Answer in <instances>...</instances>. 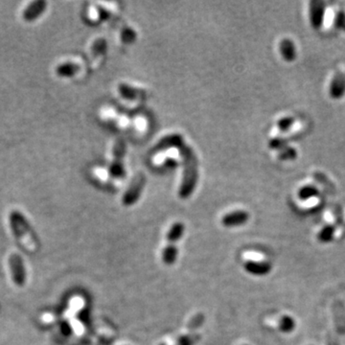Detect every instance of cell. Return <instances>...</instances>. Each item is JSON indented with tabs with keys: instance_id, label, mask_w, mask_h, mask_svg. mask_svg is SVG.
<instances>
[{
	"instance_id": "6da1fadb",
	"label": "cell",
	"mask_w": 345,
	"mask_h": 345,
	"mask_svg": "<svg viewBox=\"0 0 345 345\" xmlns=\"http://www.w3.org/2000/svg\"><path fill=\"white\" fill-rule=\"evenodd\" d=\"M183 164L182 180L179 186L178 195L181 199H187L192 195L199 179V161L192 148L185 142L177 147Z\"/></svg>"
},
{
	"instance_id": "7a4b0ae2",
	"label": "cell",
	"mask_w": 345,
	"mask_h": 345,
	"mask_svg": "<svg viewBox=\"0 0 345 345\" xmlns=\"http://www.w3.org/2000/svg\"><path fill=\"white\" fill-rule=\"evenodd\" d=\"M10 222L14 232L20 239L21 243L24 244L27 249L35 251L37 249V245L35 240L33 239L30 227L25 218L19 212L13 211L11 213Z\"/></svg>"
},
{
	"instance_id": "3957f363",
	"label": "cell",
	"mask_w": 345,
	"mask_h": 345,
	"mask_svg": "<svg viewBox=\"0 0 345 345\" xmlns=\"http://www.w3.org/2000/svg\"><path fill=\"white\" fill-rule=\"evenodd\" d=\"M126 152H127L126 141L121 137L117 138L113 146V158L109 169V173L113 178L121 179L126 177V169L124 161Z\"/></svg>"
},
{
	"instance_id": "277c9868",
	"label": "cell",
	"mask_w": 345,
	"mask_h": 345,
	"mask_svg": "<svg viewBox=\"0 0 345 345\" xmlns=\"http://www.w3.org/2000/svg\"><path fill=\"white\" fill-rule=\"evenodd\" d=\"M146 184V177L142 173H138L131 179L129 186L122 198V202L125 206L134 205L141 197Z\"/></svg>"
},
{
	"instance_id": "5b68a950",
	"label": "cell",
	"mask_w": 345,
	"mask_h": 345,
	"mask_svg": "<svg viewBox=\"0 0 345 345\" xmlns=\"http://www.w3.org/2000/svg\"><path fill=\"white\" fill-rule=\"evenodd\" d=\"M327 3L323 0H311L309 5L310 22L313 29L319 30L323 25Z\"/></svg>"
},
{
	"instance_id": "8992f818",
	"label": "cell",
	"mask_w": 345,
	"mask_h": 345,
	"mask_svg": "<svg viewBox=\"0 0 345 345\" xmlns=\"http://www.w3.org/2000/svg\"><path fill=\"white\" fill-rule=\"evenodd\" d=\"M47 8V2L44 0H35L30 2L22 12V18L26 22H32L43 15Z\"/></svg>"
},
{
	"instance_id": "52a82bcc",
	"label": "cell",
	"mask_w": 345,
	"mask_h": 345,
	"mask_svg": "<svg viewBox=\"0 0 345 345\" xmlns=\"http://www.w3.org/2000/svg\"><path fill=\"white\" fill-rule=\"evenodd\" d=\"M249 213L245 210H235L226 213L222 218V225L225 227H238L245 225L249 222Z\"/></svg>"
},
{
	"instance_id": "ba28073f",
	"label": "cell",
	"mask_w": 345,
	"mask_h": 345,
	"mask_svg": "<svg viewBox=\"0 0 345 345\" xmlns=\"http://www.w3.org/2000/svg\"><path fill=\"white\" fill-rule=\"evenodd\" d=\"M329 95L331 98L338 100L345 95V72L337 71L329 86Z\"/></svg>"
},
{
	"instance_id": "9c48e42d",
	"label": "cell",
	"mask_w": 345,
	"mask_h": 345,
	"mask_svg": "<svg viewBox=\"0 0 345 345\" xmlns=\"http://www.w3.org/2000/svg\"><path fill=\"white\" fill-rule=\"evenodd\" d=\"M244 269L247 273L254 276H265L272 272L273 266L266 261H248L245 263Z\"/></svg>"
},
{
	"instance_id": "30bf717a",
	"label": "cell",
	"mask_w": 345,
	"mask_h": 345,
	"mask_svg": "<svg viewBox=\"0 0 345 345\" xmlns=\"http://www.w3.org/2000/svg\"><path fill=\"white\" fill-rule=\"evenodd\" d=\"M182 142H184L183 137L179 134H172L161 138L158 143L153 148V153H160L171 148H177Z\"/></svg>"
},
{
	"instance_id": "8fae6325",
	"label": "cell",
	"mask_w": 345,
	"mask_h": 345,
	"mask_svg": "<svg viewBox=\"0 0 345 345\" xmlns=\"http://www.w3.org/2000/svg\"><path fill=\"white\" fill-rule=\"evenodd\" d=\"M10 267L14 280L17 285L22 286L25 281V271L21 258L16 254L12 255L10 258Z\"/></svg>"
},
{
	"instance_id": "7c38bea8",
	"label": "cell",
	"mask_w": 345,
	"mask_h": 345,
	"mask_svg": "<svg viewBox=\"0 0 345 345\" xmlns=\"http://www.w3.org/2000/svg\"><path fill=\"white\" fill-rule=\"evenodd\" d=\"M118 91L120 93L121 96L127 100H138V99H143L147 95V91L144 89L135 88L130 85H128L126 83H122L118 86Z\"/></svg>"
},
{
	"instance_id": "4fadbf2b",
	"label": "cell",
	"mask_w": 345,
	"mask_h": 345,
	"mask_svg": "<svg viewBox=\"0 0 345 345\" xmlns=\"http://www.w3.org/2000/svg\"><path fill=\"white\" fill-rule=\"evenodd\" d=\"M279 51H280L282 58L288 63H291V62L296 61V59L297 58L296 44H295L294 40H290L289 38H285L280 41Z\"/></svg>"
},
{
	"instance_id": "5bb4252c",
	"label": "cell",
	"mask_w": 345,
	"mask_h": 345,
	"mask_svg": "<svg viewBox=\"0 0 345 345\" xmlns=\"http://www.w3.org/2000/svg\"><path fill=\"white\" fill-rule=\"evenodd\" d=\"M185 225L177 222L174 225H172L169 229L167 233V245H172V246H177V243L180 241L181 237L184 234Z\"/></svg>"
},
{
	"instance_id": "9a60e30c",
	"label": "cell",
	"mask_w": 345,
	"mask_h": 345,
	"mask_svg": "<svg viewBox=\"0 0 345 345\" xmlns=\"http://www.w3.org/2000/svg\"><path fill=\"white\" fill-rule=\"evenodd\" d=\"M81 70V66L76 63L67 62L64 64H59L57 66L56 73L60 77L64 78H70L75 76Z\"/></svg>"
},
{
	"instance_id": "2e32d148",
	"label": "cell",
	"mask_w": 345,
	"mask_h": 345,
	"mask_svg": "<svg viewBox=\"0 0 345 345\" xmlns=\"http://www.w3.org/2000/svg\"><path fill=\"white\" fill-rule=\"evenodd\" d=\"M319 195H320L319 188L313 184L302 186L297 193V196L301 201H308L312 198H316Z\"/></svg>"
},
{
	"instance_id": "e0dca14e",
	"label": "cell",
	"mask_w": 345,
	"mask_h": 345,
	"mask_svg": "<svg viewBox=\"0 0 345 345\" xmlns=\"http://www.w3.org/2000/svg\"><path fill=\"white\" fill-rule=\"evenodd\" d=\"M177 256H178L177 246L167 245L166 248L163 250V254H162V259H163L164 264L167 266L174 265L177 262Z\"/></svg>"
},
{
	"instance_id": "ac0fdd59",
	"label": "cell",
	"mask_w": 345,
	"mask_h": 345,
	"mask_svg": "<svg viewBox=\"0 0 345 345\" xmlns=\"http://www.w3.org/2000/svg\"><path fill=\"white\" fill-rule=\"evenodd\" d=\"M336 233V227L334 225H327L323 226L317 234V240L322 244H328L333 241Z\"/></svg>"
},
{
	"instance_id": "d6986e66",
	"label": "cell",
	"mask_w": 345,
	"mask_h": 345,
	"mask_svg": "<svg viewBox=\"0 0 345 345\" xmlns=\"http://www.w3.org/2000/svg\"><path fill=\"white\" fill-rule=\"evenodd\" d=\"M278 327L282 333L290 334L296 329L297 323L294 317L289 315H283L278 322Z\"/></svg>"
},
{
	"instance_id": "ffe728a7",
	"label": "cell",
	"mask_w": 345,
	"mask_h": 345,
	"mask_svg": "<svg viewBox=\"0 0 345 345\" xmlns=\"http://www.w3.org/2000/svg\"><path fill=\"white\" fill-rule=\"evenodd\" d=\"M108 50V41L104 38H98L91 45V53L94 58L102 56Z\"/></svg>"
},
{
	"instance_id": "44dd1931",
	"label": "cell",
	"mask_w": 345,
	"mask_h": 345,
	"mask_svg": "<svg viewBox=\"0 0 345 345\" xmlns=\"http://www.w3.org/2000/svg\"><path fill=\"white\" fill-rule=\"evenodd\" d=\"M137 32L132 28L128 26H125L124 28H122L120 31V39L121 41L124 42L125 44L134 43L137 40Z\"/></svg>"
},
{
	"instance_id": "7402d4cb",
	"label": "cell",
	"mask_w": 345,
	"mask_h": 345,
	"mask_svg": "<svg viewBox=\"0 0 345 345\" xmlns=\"http://www.w3.org/2000/svg\"><path fill=\"white\" fill-rule=\"evenodd\" d=\"M297 155L298 153H297V149L293 146L288 145L279 151L278 158L284 161H295L296 158H297Z\"/></svg>"
},
{
	"instance_id": "603a6c76",
	"label": "cell",
	"mask_w": 345,
	"mask_h": 345,
	"mask_svg": "<svg viewBox=\"0 0 345 345\" xmlns=\"http://www.w3.org/2000/svg\"><path fill=\"white\" fill-rule=\"evenodd\" d=\"M295 123L296 118L294 116H284L277 121V128L281 132H286L294 126Z\"/></svg>"
},
{
	"instance_id": "cb8c5ba5",
	"label": "cell",
	"mask_w": 345,
	"mask_h": 345,
	"mask_svg": "<svg viewBox=\"0 0 345 345\" xmlns=\"http://www.w3.org/2000/svg\"><path fill=\"white\" fill-rule=\"evenodd\" d=\"M288 145H289V139H287L285 137H273L269 141V147L273 150L278 151V152Z\"/></svg>"
},
{
	"instance_id": "d4e9b609",
	"label": "cell",
	"mask_w": 345,
	"mask_h": 345,
	"mask_svg": "<svg viewBox=\"0 0 345 345\" xmlns=\"http://www.w3.org/2000/svg\"><path fill=\"white\" fill-rule=\"evenodd\" d=\"M334 26L341 31L345 32V11L338 10L336 12L334 18Z\"/></svg>"
},
{
	"instance_id": "484cf974",
	"label": "cell",
	"mask_w": 345,
	"mask_h": 345,
	"mask_svg": "<svg viewBox=\"0 0 345 345\" xmlns=\"http://www.w3.org/2000/svg\"><path fill=\"white\" fill-rule=\"evenodd\" d=\"M96 10L98 16H99L101 20H103V21H112L113 20V15L110 10L104 8L103 6H97Z\"/></svg>"
}]
</instances>
